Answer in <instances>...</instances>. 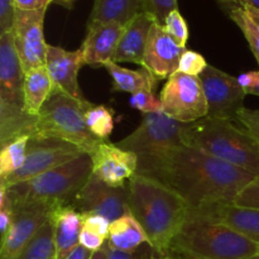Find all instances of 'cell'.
<instances>
[{"label": "cell", "mask_w": 259, "mask_h": 259, "mask_svg": "<svg viewBox=\"0 0 259 259\" xmlns=\"http://www.w3.org/2000/svg\"><path fill=\"white\" fill-rule=\"evenodd\" d=\"M123 30L124 25L119 23H89L88 34L80 47L85 65L98 67L114 61Z\"/></svg>", "instance_id": "cell-17"}, {"label": "cell", "mask_w": 259, "mask_h": 259, "mask_svg": "<svg viewBox=\"0 0 259 259\" xmlns=\"http://www.w3.org/2000/svg\"><path fill=\"white\" fill-rule=\"evenodd\" d=\"M104 67L106 68L113 80L114 93H128L132 95L141 90L153 91L158 81L144 67L141 70H129V68L121 67L119 63H115L114 61L106 63Z\"/></svg>", "instance_id": "cell-24"}, {"label": "cell", "mask_w": 259, "mask_h": 259, "mask_svg": "<svg viewBox=\"0 0 259 259\" xmlns=\"http://www.w3.org/2000/svg\"><path fill=\"white\" fill-rule=\"evenodd\" d=\"M52 0H13L18 10H42L47 9Z\"/></svg>", "instance_id": "cell-38"}, {"label": "cell", "mask_w": 259, "mask_h": 259, "mask_svg": "<svg viewBox=\"0 0 259 259\" xmlns=\"http://www.w3.org/2000/svg\"><path fill=\"white\" fill-rule=\"evenodd\" d=\"M18 259H57L55 229L51 220L40 228Z\"/></svg>", "instance_id": "cell-26"}, {"label": "cell", "mask_w": 259, "mask_h": 259, "mask_svg": "<svg viewBox=\"0 0 259 259\" xmlns=\"http://www.w3.org/2000/svg\"><path fill=\"white\" fill-rule=\"evenodd\" d=\"M196 211L229 225L259 244V210L239 207L234 204H218L196 209Z\"/></svg>", "instance_id": "cell-20"}, {"label": "cell", "mask_w": 259, "mask_h": 259, "mask_svg": "<svg viewBox=\"0 0 259 259\" xmlns=\"http://www.w3.org/2000/svg\"><path fill=\"white\" fill-rule=\"evenodd\" d=\"M30 136H19L12 139L4 146H2L0 151V181L8 179L10 175L17 172L23 166L27 156L28 143Z\"/></svg>", "instance_id": "cell-25"}, {"label": "cell", "mask_w": 259, "mask_h": 259, "mask_svg": "<svg viewBox=\"0 0 259 259\" xmlns=\"http://www.w3.org/2000/svg\"><path fill=\"white\" fill-rule=\"evenodd\" d=\"M15 20V7L13 0H0V34L12 32Z\"/></svg>", "instance_id": "cell-36"}, {"label": "cell", "mask_w": 259, "mask_h": 259, "mask_svg": "<svg viewBox=\"0 0 259 259\" xmlns=\"http://www.w3.org/2000/svg\"><path fill=\"white\" fill-rule=\"evenodd\" d=\"M93 175V158L82 153L77 158L37 177L7 187L13 205L40 201L50 205L72 204L76 195Z\"/></svg>", "instance_id": "cell-7"}, {"label": "cell", "mask_w": 259, "mask_h": 259, "mask_svg": "<svg viewBox=\"0 0 259 259\" xmlns=\"http://www.w3.org/2000/svg\"><path fill=\"white\" fill-rule=\"evenodd\" d=\"M141 13H143V0H95L89 23L126 25Z\"/></svg>", "instance_id": "cell-22"}, {"label": "cell", "mask_w": 259, "mask_h": 259, "mask_svg": "<svg viewBox=\"0 0 259 259\" xmlns=\"http://www.w3.org/2000/svg\"><path fill=\"white\" fill-rule=\"evenodd\" d=\"M85 121L91 133L103 142L108 141L114 131V113L105 105L89 103L85 108Z\"/></svg>", "instance_id": "cell-27"}, {"label": "cell", "mask_w": 259, "mask_h": 259, "mask_svg": "<svg viewBox=\"0 0 259 259\" xmlns=\"http://www.w3.org/2000/svg\"><path fill=\"white\" fill-rule=\"evenodd\" d=\"M255 175L186 144L177 148L157 181L180 195L190 209L233 204Z\"/></svg>", "instance_id": "cell-1"}, {"label": "cell", "mask_w": 259, "mask_h": 259, "mask_svg": "<svg viewBox=\"0 0 259 259\" xmlns=\"http://www.w3.org/2000/svg\"><path fill=\"white\" fill-rule=\"evenodd\" d=\"M242 8L249 15L250 19L254 22V24L259 28V8L253 7V5H242Z\"/></svg>", "instance_id": "cell-43"}, {"label": "cell", "mask_w": 259, "mask_h": 259, "mask_svg": "<svg viewBox=\"0 0 259 259\" xmlns=\"http://www.w3.org/2000/svg\"><path fill=\"white\" fill-rule=\"evenodd\" d=\"M237 120L259 142V110L244 108L239 111Z\"/></svg>", "instance_id": "cell-35"}, {"label": "cell", "mask_w": 259, "mask_h": 259, "mask_svg": "<svg viewBox=\"0 0 259 259\" xmlns=\"http://www.w3.org/2000/svg\"><path fill=\"white\" fill-rule=\"evenodd\" d=\"M72 205L82 215H101L114 222L129 211V189L109 186L93 174Z\"/></svg>", "instance_id": "cell-13"}, {"label": "cell", "mask_w": 259, "mask_h": 259, "mask_svg": "<svg viewBox=\"0 0 259 259\" xmlns=\"http://www.w3.org/2000/svg\"><path fill=\"white\" fill-rule=\"evenodd\" d=\"M233 204L239 207L259 210V175L239 192Z\"/></svg>", "instance_id": "cell-33"}, {"label": "cell", "mask_w": 259, "mask_h": 259, "mask_svg": "<svg viewBox=\"0 0 259 259\" xmlns=\"http://www.w3.org/2000/svg\"><path fill=\"white\" fill-rule=\"evenodd\" d=\"M110 220L106 219L105 217H101V215L96 214H90V215H83V224L82 228L85 229L91 230V232L96 233V234L101 235L103 238H105L108 240L109 237V230H110Z\"/></svg>", "instance_id": "cell-34"}, {"label": "cell", "mask_w": 259, "mask_h": 259, "mask_svg": "<svg viewBox=\"0 0 259 259\" xmlns=\"http://www.w3.org/2000/svg\"><path fill=\"white\" fill-rule=\"evenodd\" d=\"M106 242L111 249L133 253L137 252L141 245L148 244V237L138 220L128 211L119 219L111 222Z\"/></svg>", "instance_id": "cell-21"}, {"label": "cell", "mask_w": 259, "mask_h": 259, "mask_svg": "<svg viewBox=\"0 0 259 259\" xmlns=\"http://www.w3.org/2000/svg\"><path fill=\"white\" fill-rule=\"evenodd\" d=\"M258 253L257 242L224 223L190 209L168 255L182 259H248Z\"/></svg>", "instance_id": "cell-3"}, {"label": "cell", "mask_w": 259, "mask_h": 259, "mask_svg": "<svg viewBox=\"0 0 259 259\" xmlns=\"http://www.w3.org/2000/svg\"><path fill=\"white\" fill-rule=\"evenodd\" d=\"M224 10L228 13L230 19L242 30L243 35L247 39L250 51L253 52L259 65V28L254 24V22L250 19L249 15L245 13V10L242 7H229Z\"/></svg>", "instance_id": "cell-28"}, {"label": "cell", "mask_w": 259, "mask_h": 259, "mask_svg": "<svg viewBox=\"0 0 259 259\" xmlns=\"http://www.w3.org/2000/svg\"><path fill=\"white\" fill-rule=\"evenodd\" d=\"M248 259H259V253H258V254H255V255H253V257H250V258H248Z\"/></svg>", "instance_id": "cell-47"}, {"label": "cell", "mask_w": 259, "mask_h": 259, "mask_svg": "<svg viewBox=\"0 0 259 259\" xmlns=\"http://www.w3.org/2000/svg\"><path fill=\"white\" fill-rule=\"evenodd\" d=\"M163 27L181 47H186V42L189 39V25L179 9L169 13Z\"/></svg>", "instance_id": "cell-29"}, {"label": "cell", "mask_w": 259, "mask_h": 259, "mask_svg": "<svg viewBox=\"0 0 259 259\" xmlns=\"http://www.w3.org/2000/svg\"><path fill=\"white\" fill-rule=\"evenodd\" d=\"M162 111L182 124H191L207 116V103L197 76L176 71L167 78L159 94Z\"/></svg>", "instance_id": "cell-8"}, {"label": "cell", "mask_w": 259, "mask_h": 259, "mask_svg": "<svg viewBox=\"0 0 259 259\" xmlns=\"http://www.w3.org/2000/svg\"><path fill=\"white\" fill-rule=\"evenodd\" d=\"M91 158L93 174L113 187H123L124 182L131 180L138 168L136 154L108 142H103Z\"/></svg>", "instance_id": "cell-15"}, {"label": "cell", "mask_w": 259, "mask_h": 259, "mask_svg": "<svg viewBox=\"0 0 259 259\" xmlns=\"http://www.w3.org/2000/svg\"><path fill=\"white\" fill-rule=\"evenodd\" d=\"M52 205L40 201L14 205V219L2 239L0 259H18L40 228L50 220Z\"/></svg>", "instance_id": "cell-12"}, {"label": "cell", "mask_w": 259, "mask_h": 259, "mask_svg": "<svg viewBox=\"0 0 259 259\" xmlns=\"http://www.w3.org/2000/svg\"><path fill=\"white\" fill-rule=\"evenodd\" d=\"M55 90V83L47 68L38 67L25 72L24 77V110L37 116L46 101Z\"/></svg>", "instance_id": "cell-23"}, {"label": "cell", "mask_w": 259, "mask_h": 259, "mask_svg": "<svg viewBox=\"0 0 259 259\" xmlns=\"http://www.w3.org/2000/svg\"><path fill=\"white\" fill-rule=\"evenodd\" d=\"M222 5L223 9H227L229 7H242V5H253L259 8V0H218Z\"/></svg>", "instance_id": "cell-41"}, {"label": "cell", "mask_w": 259, "mask_h": 259, "mask_svg": "<svg viewBox=\"0 0 259 259\" xmlns=\"http://www.w3.org/2000/svg\"><path fill=\"white\" fill-rule=\"evenodd\" d=\"M199 78L207 103V116L237 120L247 95L238 77L207 65Z\"/></svg>", "instance_id": "cell-10"}, {"label": "cell", "mask_w": 259, "mask_h": 259, "mask_svg": "<svg viewBox=\"0 0 259 259\" xmlns=\"http://www.w3.org/2000/svg\"><path fill=\"white\" fill-rule=\"evenodd\" d=\"M148 259H174V258L169 257V255L167 254H158V253H156L153 249H152V253Z\"/></svg>", "instance_id": "cell-45"}, {"label": "cell", "mask_w": 259, "mask_h": 259, "mask_svg": "<svg viewBox=\"0 0 259 259\" xmlns=\"http://www.w3.org/2000/svg\"><path fill=\"white\" fill-rule=\"evenodd\" d=\"M257 77H258V71H249V72L242 73V75L238 76V81H239L240 86L244 89L247 95L248 93L254 88L255 82H257Z\"/></svg>", "instance_id": "cell-40"}, {"label": "cell", "mask_w": 259, "mask_h": 259, "mask_svg": "<svg viewBox=\"0 0 259 259\" xmlns=\"http://www.w3.org/2000/svg\"><path fill=\"white\" fill-rule=\"evenodd\" d=\"M46 10L47 9H15L14 27L12 32L24 72L46 66L48 50L43 33Z\"/></svg>", "instance_id": "cell-11"}, {"label": "cell", "mask_w": 259, "mask_h": 259, "mask_svg": "<svg viewBox=\"0 0 259 259\" xmlns=\"http://www.w3.org/2000/svg\"><path fill=\"white\" fill-rule=\"evenodd\" d=\"M106 239L101 237V235L96 234V233L91 232V230L85 229V228H82V230H81L80 245H82L83 248H86L90 252H98L99 249L104 247Z\"/></svg>", "instance_id": "cell-37"}, {"label": "cell", "mask_w": 259, "mask_h": 259, "mask_svg": "<svg viewBox=\"0 0 259 259\" xmlns=\"http://www.w3.org/2000/svg\"><path fill=\"white\" fill-rule=\"evenodd\" d=\"M248 95H257L259 96V71H258V77H257V82H255L254 88L248 93Z\"/></svg>", "instance_id": "cell-46"}, {"label": "cell", "mask_w": 259, "mask_h": 259, "mask_svg": "<svg viewBox=\"0 0 259 259\" xmlns=\"http://www.w3.org/2000/svg\"><path fill=\"white\" fill-rule=\"evenodd\" d=\"M185 128L163 111L147 114L133 133L115 144L136 154L137 174L157 180L172 153L185 144Z\"/></svg>", "instance_id": "cell-5"}, {"label": "cell", "mask_w": 259, "mask_h": 259, "mask_svg": "<svg viewBox=\"0 0 259 259\" xmlns=\"http://www.w3.org/2000/svg\"><path fill=\"white\" fill-rule=\"evenodd\" d=\"M83 152L78 147L67 142L53 138L32 137L28 143L27 156L23 166L17 172L10 175L8 179L3 180L0 184L7 187L20 184L51 171L56 167L62 166L77 158Z\"/></svg>", "instance_id": "cell-9"}, {"label": "cell", "mask_w": 259, "mask_h": 259, "mask_svg": "<svg viewBox=\"0 0 259 259\" xmlns=\"http://www.w3.org/2000/svg\"><path fill=\"white\" fill-rule=\"evenodd\" d=\"M88 100L81 101L55 88L35 118L32 137L53 138L78 147L83 153L94 154L103 141L96 138L85 121Z\"/></svg>", "instance_id": "cell-6"}, {"label": "cell", "mask_w": 259, "mask_h": 259, "mask_svg": "<svg viewBox=\"0 0 259 259\" xmlns=\"http://www.w3.org/2000/svg\"><path fill=\"white\" fill-rule=\"evenodd\" d=\"M91 257H93V252L83 248L82 245H78L66 259H91Z\"/></svg>", "instance_id": "cell-42"}, {"label": "cell", "mask_w": 259, "mask_h": 259, "mask_svg": "<svg viewBox=\"0 0 259 259\" xmlns=\"http://www.w3.org/2000/svg\"><path fill=\"white\" fill-rule=\"evenodd\" d=\"M91 259H109V245L108 242L104 244V247L101 249H99L98 252L93 253V257Z\"/></svg>", "instance_id": "cell-44"}, {"label": "cell", "mask_w": 259, "mask_h": 259, "mask_svg": "<svg viewBox=\"0 0 259 259\" xmlns=\"http://www.w3.org/2000/svg\"><path fill=\"white\" fill-rule=\"evenodd\" d=\"M184 138L186 146L259 175V142L233 120L206 116L186 124Z\"/></svg>", "instance_id": "cell-4"}, {"label": "cell", "mask_w": 259, "mask_h": 259, "mask_svg": "<svg viewBox=\"0 0 259 259\" xmlns=\"http://www.w3.org/2000/svg\"><path fill=\"white\" fill-rule=\"evenodd\" d=\"M186 47H181L167 33L163 25L153 22L147 40L142 67L157 80H164L179 71L180 60Z\"/></svg>", "instance_id": "cell-14"}, {"label": "cell", "mask_w": 259, "mask_h": 259, "mask_svg": "<svg viewBox=\"0 0 259 259\" xmlns=\"http://www.w3.org/2000/svg\"><path fill=\"white\" fill-rule=\"evenodd\" d=\"M207 67V62L205 57L200 53L191 50H185L180 60L179 71L190 76H197L199 77L205 68Z\"/></svg>", "instance_id": "cell-32"}, {"label": "cell", "mask_w": 259, "mask_h": 259, "mask_svg": "<svg viewBox=\"0 0 259 259\" xmlns=\"http://www.w3.org/2000/svg\"><path fill=\"white\" fill-rule=\"evenodd\" d=\"M50 220L55 229L57 259H66L80 245L83 215L72 204L53 205Z\"/></svg>", "instance_id": "cell-18"}, {"label": "cell", "mask_w": 259, "mask_h": 259, "mask_svg": "<svg viewBox=\"0 0 259 259\" xmlns=\"http://www.w3.org/2000/svg\"><path fill=\"white\" fill-rule=\"evenodd\" d=\"M129 105L142 114L159 113L162 111V104L159 99L154 96L152 90H141L136 94H132L129 99Z\"/></svg>", "instance_id": "cell-30"}, {"label": "cell", "mask_w": 259, "mask_h": 259, "mask_svg": "<svg viewBox=\"0 0 259 259\" xmlns=\"http://www.w3.org/2000/svg\"><path fill=\"white\" fill-rule=\"evenodd\" d=\"M176 9L177 0H143V12L161 25H164L169 13Z\"/></svg>", "instance_id": "cell-31"}, {"label": "cell", "mask_w": 259, "mask_h": 259, "mask_svg": "<svg viewBox=\"0 0 259 259\" xmlns=\"http://www.w3.org/2000/svg\"><path fill=\"white\" fill-rule=\"evenodd\" d=\"M149 255H151V253L147 254V253L142 252L139 249L133 253H126L109 248V259H148Z\"/></svg>", "instance_id": "cell-39"}, {"label": "cell", "mask_w": 259, "mask_h": 259, "mask_svg": "<svg viewBox=\"0 0 259 259\" xmlns=\"http://www.w3.org/2000/svg\"><path fill=\"white\" fill-rule=\"evenodd\" d=\"M83 65L85 58L81 48L67 51L57 46L48 45L46 68L55 88L81 101L86 100L78 85V72Z\"/></svg>", "instance_id": "cell-16"}, {"label": "cell", "mask_w": 259, "mask_h": 259, "mask_svg": "<svg viewBox=\"0 0 259 259\" xmlns=\"http://www.w3.org/2000/svg\"><path fill=\"white\" fill-rule=\"evenodd\" d=\"M153 22L154 20L143 12L124 25L123 34L114 56V62H132L142 66Z\"/></svg>", "instance_id": "cell-19"}, {"label": "cell", "mask_w": 259, "mask_h": 259, "mask_svg": "<svg viewBox=\"0 0 259 259\" xmlns=\"http://www.w3.org/2000/svg\"><path fill=\"white\" fill-rule=\"evenodd\" d=\"M128 189L129 211L146 232L148 245L158 254L168 255L189 217V205L164 184L138 174L129 180Z\"/></svg>", "instance_id": "cell-2"}]
</instances>
